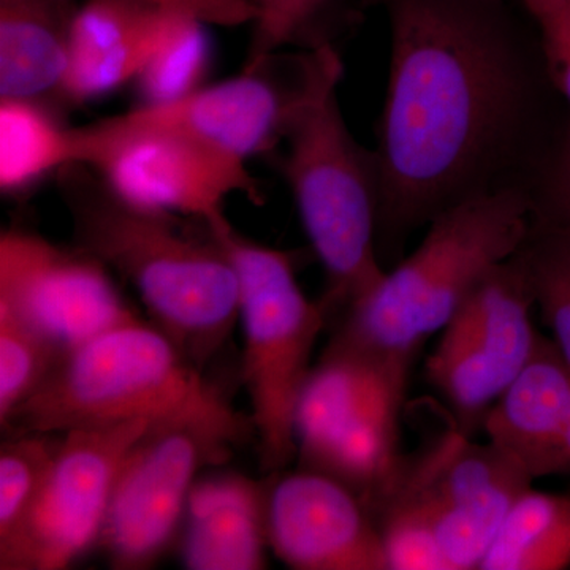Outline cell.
<instances>
[{"label":"cell","instance_id":"18","mask_svg":"<svg viewBox=\"0 0 570 570\" xmlns=\"http://www.w3.org/2000/svg\"><path fill=\"white\" fill-rule=\"evenodd\" d=\"M78 0H0V97L58 102Z\"/></svg>","mask_w":570,"mask_h":570},{"label":"cell","instance_id":"6","mask_svg":"<svg viewBox=\"0 0 570 570\" xmlns=\"http://www.w3.org/2000/svg\"><path fill=\"white\" fill-rule=\"evenodd\" d=\"M202 225L238 279L243 379L262 466L275 474L296 455V404L313 370L314 347L330 324L328 313L321 299L313 302L299 287L291 255L246 238L225 214Z\"/></svg>","mask_w":570,"mask_h":570},{"label":"cell","instance_id":"14","mask_svg":"<svg viewBox=\"0 0 570 570\" xmlns=\"http://www.w3.org/2000/svg\"><path fill=\"white\" fill-rule=\"evenodd\" d=\"M269 549L296 570H389L376 523L340 480L299 468L268 485Z\"/></svg>","mask_w":570,"mask_h":570},{"label":"cell","instance_id":"9","mask_svg":"<svg viewBox=\"0 0 570 570\" xmlns=\"http://www.w3.org/2000/svg\"><path fill=\"white\" fill-rule=\"evenodd\" d=\"M534 292L519 253L468 296L428 356L425 374L452 423L466 436L483 431L491 409L538 348Z\"/></svg>","mask_w":570,"mask_h":570},{"label":"cell","instance_id":"5","mask_svg":"<svg viewBox=\"0 0 570 570\" xmlns=\"http://www.w3.org/2000/svg\"><path fill=\"white\" fill-rule=\"evenodd\" d=\"M340 81L318 89L296 115L279 157L299 220L325 272L321 302L330 324L387 269L379 255L374 153L348 130L337 99Z\"/></svg>","mask_w":570,"mask_h":570},{"label":"cell","instance_id":"19","mask_svg":"<svg viewBox=\"0 0 570 570\" xmlns=\"http://www.w3.org/2000/svg\"><path fill=\"white\" fill-rule=\"evenodd\" d=\"M48 100L0 97V190L29 193L47 176L77 163L75 127Z\"/></svg>","mask_w":570,"mask_h":570},{"label":"cell","instance_id":"21","mask_svg":"<svg viewBox=\"0 0 570 570\" xmlns=\"http://www.w3.org/2000/svg\"><path fill=\"white\" fill-rule=\"evenodd\" d=\"M527 268L535 309L551 343L570 366V227L534 214L530 234L519 249Z\"/></svg>","mask_w":570,"mask_h":570},{"label":"cell","instance_id":"8","mask_svg":"<svg viewBox=\"0 0 570 570\" xmlns=\"http://www.w3.org/2000/svg\"><path fill=\"white\" fill-rule=\"evenodd\" d=\"M344 63L328 41L302 51L277 50L245 63L242 73L202 86L175 102L140 105L110 116L127 129L187 135L247 160L283 145L288 127L326 82L343 78Z\"/></svg>","mask_w":570,"mask_h":570},{"label":"cell","instance_id":"7","mask_svg":"<svg viewBox=\"0 0 570 570\" xmlns=\"http://www.w3.org/2000/svg\"><path fill=\"white\" fill-rule=\"evenodd\" d=\"M245 422L230 406L154 420L127 452L99 546L111 568H151L179 538L187 499L206 468L224 463Z\"/></svg>","mask_w":570,"mask_h":570},{"label":"cell","instance_id":"28","mask_svg":"<svg viewBox=\"0 0 570 570\" xmlns=\"http://www.w3.org/2000/svg\"><path fill=\"white\" fill-rule=\"evenodd\" d=\"M183 17L206 26L238 28L257 21L258 10L253 0H148Z\"/></svg>","mask_w":570,"mask_h":570},{"label":"cell","instance_id":"29","mask_svg":"<svg viewBox=\"0 0 570 570\" xmlns=\"http://www.w3.org/2000/svg\"><path fill=\"white\" fill-rule=\"evenodd\" d=\"M570 475V414L547 464L546 478Z\"/></svg>","mask_w":570,"mask_h":570},{"label":"cell","instance_id":"10","mask_svg":"<svg viewBox=\"0 0 570 570\" xmlns=\"http://www.w3.org/2000/svg\"><path fill=\"white\" fill-rule=\"evenodd\" d=\"M75 153L135 204L198 224L223 216L230 195L262 197L245 160L170 130L127 129L105 118L75 127Z\"/></svg>","mask_w":570,"mask_h":570},{"label":"cell","instance_id":"4","mask_svg":"<svg viewBox=\"0 0 570 570\" xmlns=\"http://www.w3.org/2000/svg\"><path fill=\"white\" fill-rule=\"evenodd\" d=\"M224 406L227 401L170 336L135 318L62 354L3 430L63 434Z\"/></svg>","mask_w":570,"mask_h":570},{"label":"cell","instance_id":"12","mask_svg":"<svg viewBox=\"0 0 570 570\" xmlns=\"http://www.w3.org/2000/svg\"><path fill=\"white\" fill-rule=\"evenodd\" d=\"M0 306L61 354L140 318L102 262L80 247L58 246L20 228L0 236Z\"/></svg>","mask_w":570,"mask_h":570},{"label":"cell","instance_id":"13","mask_svg":"<svg viewBox=\"0 0 570 570\" xmlns=\"http://www.w3.org/2000/svg\"><path fill=\"white\" fill-rule=\"evenodd\" d=\"M444 570H480L517 499L534 479L497 444L455 425L415 453Z\"/></svg>","mask_w":570,"mask_h":570},{"label":"cell","instance_id":"16","mask_svg":"<svg viewBox=\"0 0 570 570\" xmlns=\"http://www.w3.org/2000/svg\"><path fill=\"white\" fill-rule=\"evenodd\" d=\"M268 485L239 472L202 474L187 499L179 532L184 568L265 569Z\"/></svg>","mask_w":570,"mask_h":570},{"label":"cell","instance_id":"15","mask_svg":"<svg viewBox=\"0 0 570 570\" xmlns=\"http://www.w3.org/2000/svg\"><path fill=\"white\" fill-rule=\"evenodd\" d=\"M181 18L148 0H86L58 102H92L135 82Z\"/></svg>","mask_w":570,"mask_h":570},{"label":"cell","instance_id":"2","mask_svg":"<svg viewBox=\"0 0 570 570\" xmlns=\"http://www.w3.org/2000/svg\"><path fill=\"white\" fill-rule=\"evenodd\" d=\"M75 246L134 285L157 328L195 365L219 354L238 324V279L208 232L195 236L174 214L124 197L89 165L55 175Z\"/></svg>","mask_w":570,"mask_h":570},{"label":"cell","instance_id":"26","mask_svg":"<svg viewBox=\"0 0 570 570\" xmlns=\"http://www.w3.org/2000/svg\"><path fill=\"white\" fill-rule=\"evenodd\" d=\"M258 10L246 63L283 50L311 22L305 0H253Z\"/></svg>","mask_w":570,"mask_h":570},{"label":"cell","instance_id":"3","mask_svg":"<svg viewBox=\"0 0 570 570\" xmlns=\"http://www.w3.org/2000/svg\"><path fill=\"white\" fill-rule=\"evenodd\" d=\"M534 214L528 187L478 195L439 214L414 253L385 269L332 322L328 346L362 356L407 387L426 341L497 266L519 253Z\"/></svg>","mask_w":570,"mask_h":570},{"label":"cell","instance_id":"25","mask_svg":"<svg viewBox=\"0 0 570 570\" xmlns=\"http://www.w3.org/2000/svg\"><path fill=\"white\" fill-rule=\"evenodd\" d=\"M519 2L538 33L551 88L560 94L570 111V0Z\"/></svg>","mask_w":570,"mask_h":570},{"label":"cell","instance_id":"1","mask_svg":"<svg viewBox=\"0 0 570 570\" xmlns=\"http://www.w3.org/2000/svg\"><path fill=\"white\" fill-rule=\"evenodd\" d=\"M387 94L374 153L379 255L478 195L528 187L540 78L538 33L510 0H381ZM387 268V266H385Z\"/></svg>","mask_w":570,"mask_h":570},{"label":"cell","instance_id":"30","mask_svg":"<svg viewBox=\"0 0 570 570\" xmlns=\"http://www.w3.org/2000/svg\"><path fill=\"white\" fill-rule=\"evenodd\" d=\"M333 0H305L307 14H309L311 21L321 13L325 7H328Z\"/></svg>","mask_w":570,"mask_h":570},{"label":"cell","instance_id":"23","mask_svg":"<svg viewBox=\"0 0 570 570\" xmlns=\"http://www.w3.org/2000/svg\"><path fill=\"white\" fill-rule=\"evenodd\" d=\"M61 351L7 307L0 306V423L7 425L61 358Z\"/></svg>","mask_w":570,"mask_h":570},{"label":"cell","instance_id":"17","mask_svg":"<svg viewBox=\"0 0 570 570\" xmlns=\"http://www.w3.org/2000/svg\"><path fill=\"white\" fill-rule=\"evenodd\" d=\"M569 414L570 366L550 337L540 336L530 363L491 409L483 431L532 479H542Z\"/></svg>","mask_w":570,"mask_h":570},{"label":"cell","instance_id":"11","mask_svg":"<svg viewBox=\"0 0 570 570\" xmlns=\"http://www.w3.org/2000/svg\"><path fill=\"white\" fill-rule=\"evenodd\" d=\"M149 423L135 420L61 434L28 512L0 539V569H67L99 546L119 468Z\"/></svg>","mask_w":570,"mask_h":570},{"label":"cell","instance_id":"27","mask_svg":"<svg viewBox=\"0 0 570 570\" xmlns=\"http://www.w3.org/2000/svg\"><path fill=\"white\" fill-rule=\"evenodd\" d=\"M531 193L539 216L570 227V127L561 148L542 167Z\"/></svg>","mask_w":570,"mask_h":570},{"label":"cell","instance_id":"22","mask_svg":"<svg viewBox=\"0 0 570 570\" xmlns=\"http://www.w3.org/2000/svg\"><path fill=\"white\" fill-rule=\"evenodd\" d=\"M208 26L183 17L135 85L141 105L175 102L204 86L209 67Z\"/></svg>","mask_w":570,"mask_h":570},{"label":"cell","instance_id":"20","mask_svg":"<svg viewBox=\"0 0 570 570\" xmlns=\"http://www.w3.org/2000/svg\"><path fill=\"white\" fill-rule=\"evenodd\" d=\"M570 568V493L528 489L487 551L480 570Z\"/></svg>","mask_w":570,"mask_h":570},{"label":"cell","instance_id":"24","mask_svg":"<svg viewBox=\"0 0 570 570\" xmlns=\"http://www.w3.org/2000/svg\"><path fill=\"white\" fill-rule=\"evenodd\" d=\"M61 434L10 433L0 448V539L17 528L47 478Z\"/></svg>","mask_w":570,"mask_h":570}]
</instances>
